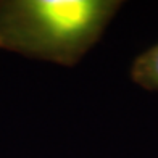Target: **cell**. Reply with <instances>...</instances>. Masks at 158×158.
<instances>
[{
    "instance_id": "1",
    "label": "cell",
    "mask_w": 158,
    "mask_h": 158,
    "mask_svg": "<svg viewBox=\"0 0 158 158\" xmlns=\"http://www.w3.org/2000/svg\"><path fill=\"white\" fill-rule=\"evenodd\" d=\"M121 5L118 0H0V48L74 66Z\"/></svg>"
},
{
    "instance_id": "2",
    "label": "cell",
    "mask_w": 158,
    "mask_h": 158,
    "mask_svg": "<svg viewBox=\"0 0 158 158\" xmlns=\"http://www.w3.org/2000/svg\"><path fill=\"white\" fill-rule=\"evenodd\" d=\"M131 79L147 90H158V44L147 48L132 61Z\"/></svg>"
}]
</instances>
